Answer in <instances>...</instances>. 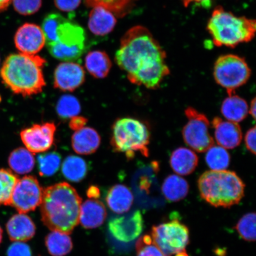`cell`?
Returning <instances> with one entry per match:
<instances>
[{
  "mask_svg": "<svg viewBox=\"0 0 256 256\" xmlns=\"http://www.w3.org/2000/svg\"><path fill=\"white\" fill-rule=\"evenodd\" d=\"M166 58L165 50L148 28L136 26L122 38L115 60L132 84L156 90L170 74Z\"/></svg>",
  "mask_w": 256,
  "mask_h": 256,
  "instance_id": "6da1fadb",
  "label": "cell"
},
{
  "mask_svg": "<svg viewBox=\"0 0 256 256\" xmlns=\"http://www.w3.org/2000/svg\"><path fill=\"white\" fill-rule=\"evenodd\" d=\"M82 198L66 182L44 190L40 204L42 220L52 232L70 234L80 222Z\"/></svg>",
  "mask_w": 256,
  "mask_h": 256,
  "instance_id": "7a4b0ae2",
  "label": "cell"
},
{
  "mask_svg": "<svg viewBox=\"0 0 256 256\" xmlns=\"http://www.w3.org/2000/svg\"><path fill=\"white\" fill-rule=\"evenodd\" d=\"M46 46L56 58L71 62L80 58L86 48V34L78 24L56 12L44 18L42 26Z\"/></svg>",
  "mask_w": 256,
  "mask_h": 256,
  "instance_id": "3957f363",
  "label": "cell"
},
{
  "mask_svg": "<svg viewBox=\"0 0 256 256\" xmlns=\"http://www.w3.org/2000/svg\"><path fill=\"white\" fill-rule=\"evenodd\" d=\"M46 60L40 56L12 54L1 69L2 82L15 94L28 97L40 94L46 83L43 68Z\"/></svg>",
  "mask_w": 256,
  "mask_h": 256,
  "instance_id": "277c9868",
  "label": "cell"
},
{
  "mask_svg": "<svg viewBox=\"0 0 256 256\" xmlns=\"http://www.w3.org/2000/svg\"><path fill=\"white\" fill-rule=\"evenodd\" d=\"M198 185L201 198L216 208L235 206L244 195V182L235 172L226 170L204 172Z\"/></svg>",
  "mask_w": 256,
  "mask_h": 256,
  "instance_id": "5b68a950",
  "label": "cell"
},
{
  "mask_svg": "<svg viewBox=\"0 0 256 256\" xmlns=\"http://www.w3.org/2000/svg\"><path fill=\"white\" fill-rule=\"evenodd\" d=\"M256 25L255 20L238 17L219 6L214 9L207 30L216 46L234 48L254 39Z\"/></svg>",
  "mask_w": 256,
  "mask_h": 256,
  "instance_id": "8992f818",
  "label": "cell"
},
{
  "mask_svg": "<svg viewBox=\"0 0 256 256\" xmlns=\"http://www.w3.org/2000/svg\"><path fill=\"white\" fill-rule=\"evenodd\" d=\"M150 140L149 128L134 118H121L115 122L112 128V148L114 152L124 154L128 159L133 158L138 152L148 156Z\"/></svg>",
  "mask_w": 256,
  "mask_h": 256,
  "instance_id": "52a82bcc",
  "label": "cell"
},
{
  "mask_svg": "<svg viewBox=\"0 0 256 256\" xmlns=\"http://www.w3.org/2000/svg\"><path fill=\"white\" fill-rule=\"evenodd\" d=\"M251 70L246 60L233 54L220 56L214 64V76L218 84L226 88L228 95L248 82Z\"/></svg>",
  "mask_w": 256,
  "mask_h": 256,
  "instance_id": "ba28073f",
  "label": "cell"
},
{
  "mask_svg": "<svg viewBox=\"0 0 256 256\" xmlns=\"http://www.w3.org/2000/svg\"><path fill=\"white\" fill-rule=\"evenodd\" d=\"M152 236L164 256H172L185 250L190 242V231L178 220L154 226Z\"/></svg>",
  "mask_w": 256,
  "mask_h": 256,
  "instance_id": "9c48e42d",
  "label": "cell"
},
{
  "mask_svg": "<svg viewBox=\"0 0 256 256\" xmlns=\"http://www.w3.org/2000/svg\"><path fill=\"white\" fill-rule=\"evenodd\" d=\"M188 123L182 130L186 144L198 152H206L214 146L210 132V123L207 117L195 108L188 107L185 110Z\"/></svg>",
  "mask_w": 256,
  "mask_h": 256,
  "instance_id": "30bf717a",
  "label": "cell"
},
{
  "mask_svg": "<svg viewBox=\"0 0 256 256\" xmlns=\"http://www.w3.org/2000/svg\"><path fill=\"white\" fill-rule=\"evenodd\" d=\"M44 188L38 179L26 176L18 179L12 192L10 206L18 213L26 214L34 210L42 200Z\"/></svg>",
  "mask_w": 256,
  "mask_h": 256,
  "instance_id": "8fae6325",
  "label": "cell"
},
{
  "mask_svg": "<svg viewBox=\"0 0 256 256\" xmlns=\"http://www.w3.org/2000/svg\"><path fill=\"white\" fill-rule=\"evenodd\" d=\"M56 131V126L54 123L34 124L22 130L21 140L32 153L44 152L53 146Z\"/></svg>",
  "mask_w": 256,
  "mask_h": 256,
  "instance_id": "7c38bea8",
  "label": "cell"
},
{
  "mask_svg": "<svg viewBox=\"0 0 256 256\" xmlns=\"http://www.w3.org/2000/svg\"><path fill=\"white\" fill-rule=\"evenodd\" d=\"M144 222L140 210L118 216L108 222L112 236L121 242H129L138 238L142 232Z\"/></svg>",
  "mask_w": 256,
  "mask_h": 256,
  "instance_id": "4fadbf2b",
  "label": "cell"
},
{
  "mask_svg": "<svg viewBox=\"0 0 256 256\" xmlns=\"http://www.w3.org/2000/svg\"><path fill=\"white\" fill-rule=\"evenodd\" d=\"M14 43L21 53L36 55L43 49L46 41L43 30L39 26L25 24L16 32Z\"/></svg>",
  "mask_w": 256,
  "mask_h": 256,
  "instance_id": "5bb4252c",
  "label": "cell"
},
{
  "mask_svg": "<svg viewBox=\"0 0 256 256\" xmlns=\"http://www.w3.org/2000/svg\"><path fill=\"white\" fill-rule=\"evenodd\" d=\"M54 85L63 92H73L85 81V72L82 67L72 62L59 64L54 72Z\"/></svg>",
  "mask_w": 256,
  "mask_h": 256,
  "instance_id": "9a60e30c",
  "label": "cell"
},
{
  "mask_svg": "<svg viewBox=\"0 0 256 256\" xmlns=\"http://www.w3.org/2000/svg\"><path fill=\"white\" fill-rule=\"evenodd\" d=\"M212 124L215 130V138L219 146L226 149H234L239 146L242 139V134L241 127L238 123L216 117Z\"/></svg>",
  "mask_w": 256,
  "mask_h": 256,
  "instance_id": "2e32d148",
  "label": "cell"
},
{
  "mask_svg": "<svg viewBox=\"0 0 256 256\" xmlns=\"http://www.w3.org/2000/svg\"><path fill=\"white\" fill-rule=\"evenodd\" d=\"M6 230L12 242H25L34 238L36 232V226L26 214L18 213L8 220Z\"/></svg>",
  "mask_w": 256,
  "mask_h": 256,
  "instance_id": "e0dca14e",
  "label": "cell"
},
{
  "mask_svg": "<svg viewBox=\"0 0 256 256\" xmlns=\"http://www.w3.org/2000/svg\"><path fill=\"white\" fill-rule=\"evenodd\" d=\"M106 216V210L101 201L90 199L82 204L80 212V222L84 228H98L104 224Z\"/></svg>",
  "mask_w": 256,
  "mask_h": 256,
  "instance_id": "ac0fdd59",
  "label": "cell"
},
{
  "mask_svg": "<svg viewBox=\"0 0 256 256\" xmlns=\"http://www.w3.org/2000/svg\"><path fill=\"white\" fill-rule=\"evenodd\" d=\"M116 18L113 14L101 7L92 8L90 12L88 26L92 33L104 36L114 30Z\"/></svg>",
  "mask_w": 256,
  "mask_h": 256,
  "instance_id": "d6986e66",
  "label": "cell"
},
{
  "mask_svg": "<svg viewBox=\"0 0 256 256\" xmlns=\"http://www.w3.org/2000/svg\"><path fill=\"white\" fill-rule=\"evenodd\" d=\"M72 143L75 152L79 154L89 155L98 149L100 144V136L92 128L84 127L74 134Z\"/></svg>",
  "mask_w": 256,
  "mask_h": 256,
  "instance_id": "ffe728a7",
  "label": "cell"
},
{
  "mask_svg": "<svg viewBox=\"0 0 256 256\" xmlns=\"http://www.w3.org/2000/svg\"><path fill=\"white\" fill-rule=\"evenodd\" d=\"M108 208L114 213L123 214L130 209L134 202L132 192L126 186L116 184L108 190L106 198Z\"/></svg>",
  "mask_w": 256,
  "mask_h": 256,
  "instance_id": "44dd1931",
  "label": "cell"
},
{
  "mask_svg": "<svg viewBox=\"0 0 256 256\" xmlns=\"http://www.w3.org/2000/svg\"><path fill=\"white\" fill-rule=\"evenodd\" d=\"M198 161L199 160L196 153L190 149L180 147L172 152L170 163L176 174L188 176L195 170Z\"/></svg>",
  "mask_w": 256,
  "mask_h": 256,
  "instance_id": "7402d4cb",
  "label": "cell"
},
{
  "mask_svg": "<svg viewBox=\"0 0 256 256\" xmlns=\"http://www.w3.org/2000/svg\"><path fill=\"white\" fill-rule=\"evenodd\" d=\"M220 110L224 118L236 123L245 120L249 113L247 102L234 94L229 95L224 100Z\"/></svg>",
  "mask_w": 256,
  "mask_h": 256,
  "instance_id": "603a6c76",
  "label": "cell"
},
{
  "mask_svg": "<svg viewBox=\"0 0 256 256\" xmlns=\"http://www.w3.org/2000/svg\"><path fill=\"white\" fill-rule=\"evenodd\" d=\"M85 65L92 76L104 78L110 72L112 62L106 53L101 50H94L86 56Z\"/></svg>",
  "mask_w": 256,
  "mask_h": 256,
  "instance_id": "cb8c5ba5",
  "label": "cell"
},
{
  "mask_svg": "<svg viewBox=\"0 0 256 256\" xmlns=\"http://www.w3.org/2000/svg\"><path fill=\"white\" fill-rule=\"evenodd\" d=\"M162 192L170 202H178L187 196L190 186L186 180L178 175H170L162 185Z\"/></svg>",
  "mask_w": 256,
  "mask_h": 256,
  "instance_id": "d4e9b609",
  "label": "cell"
},
{
  "mask_svg": "<svg viewBox=\"0 0 256 256\" xmlns=\"http://www.w3.org/2000/svg\"><path fill=\"white\" fill-rule=\"evenodd\" d=\"M8 162L12 170L19 174H28L35 164L34 154L24 148H18L12 152Z\"/></svg>",
  "mask_w": 256,
  "mask_h": 256,
  "instance_id": "484cf974",
  "label": "cell"
},
{
  "mask_svg": "<svg viewBox=\"0 0 256 256\" xmlns=\"http://www.w3.org/2000/svg\"><path fill=\"white\" fill-rule=\"evenodd\" d=\"M137 0H85L89 8L101 7L113 14L116 17L123 18L133 9Z\"/></svg>",
  "mask_w": 256,
  "mask_h": 256,
  "instance_id": "4316f807",
  "label": "cell"
},
{
  "mask_svg": "<svg viewBox=\"0 0 256 256\" xmlns=\"http://www.w3.org/2000/svg\"><path fill=\"white\" fill-rule=\"evenodd\" d=\"M46 244L48 252L52 256H64L71 252L72 242L69 234L58 232H52L46 236Z\"/></svg>",
  "mask_w": 256,
  "mask_h": 256,
  "instance_id": "83f0119b",
  "label": "cell"
},
{
  "mask_svg": "<svg viewBox=\"0 0 256 256\" xmlns=\"http://www.w3.org/2000/svg\"><path fill=\"white\" fill-rule=\"evenodd\" d=\"M88 165L84 160L75 156H68L63 162L62 174L67 180L73 182L82 181L87 175Z\"/></svg>",
  "mask_w": 256,
  "mask_h": 256,
  "instance_id": "f1b7e54d",
  "label": "cell"
},
{
  "mask_svg": "<svg viewBox=\"0 0 256 256\" xmlns=\"http://www.w3.org/2000/svg\"><path fill=\"white\" fill-rule=\"evenodd\" d=\"M18 180L9 170L0 168V206H10L12 192Z\"/></svg>",
  "mask_w": 256,
  "mask_h": 256,
  "instance_id": "f546056e",
  "label": "cell"
},
{
  "mask_svg": "<svg viewBox=\"0 0 256 256\" xmlns=\"http://www.w3.org/2000/svg\"><path fill=\"white\" fill-rule=\"evenodd\" d=\"M206 152V162L211 170H224L228 168L230 156L226 148L214 145Z\"/></svg>",
  "mask_w": 256,
  "mask_h": 256,
  "instance_id": "4dcf8cb0",
  "label": "cell"
},
{
  "mask_svg": "<svg viewBox=\"0 0 256 256\" xmlns=\"http://www.w3.org/2000/svg\"><path fill=\"white\" fill-rule=\"evenodd\" d=\"M62 158L58 153L51 152L38 156V169L40 176L50 177L55 174L60 167Z\"/></svg>",
  "mask_w": 256,
  "mask_h": 256,
  "instance_id": "1f68e13d",
  "label": "cell"
},
{
  "mask_svg": "<svg viewBox=\"0 0 256 256\" xmlns=\"http://www.w3.org/2000/svg\"><path fill=\"white\" fill-rule=\"evenodd\" d=\"M56 111L62 119H71L78 116L81 111V106L78 100L71 95L62 96L58 102Z\"/></svg>",
  "mask_w": 256,
  "mask_h": 256,
  "instance_id": "d6a6232c",
  "label": "cell"
},
{
  "mask_svg": "<svg viewBox=\"0 0 256 256\" xmlns=\"http://www.w3.org/2000/svg\"><path fill=\"white\" fill-rule=\"evenodd\" d=\"M242 239L249 242L256 241V214H246L238 220L235 227Z\"/></svg>",
  "mask_w": 256,
  "mask_h": 256,
  "instance_id": "836d02e7",
  "label": "cell"
},
{
  "mask_svg": "<svg viewBox=\"0 0 256 256\" xmlns=\"http://www.w3.org/2000/svg\"><path fill=\"white\" fill-rule=\"evenodd\" d=\"M136 250V256H164L150 235L144 236L138 240Z\"/></svg>",
  "mask_w": 256,
  "mask_h": 256,
  "instance_id": "e575fe53",
  "label": "cell"
},
{
  "mask_svg": "<svg viewBox=\"0 0 256 256\" xmlns=\"http://www.w3.org/2000/svg\"><path fill=\"white\" fill-rule=\"evenodd\" d=\"M15 10L24 16L34 14L40 9L42 0H12Z\"/></svg>",
  "mask_w": 256,
  "mask_h": 256,
  "instance_id": "d590c367",
  "label": "cell"
},
{
  "mask_svg": "<svg viewBox=\"0 0 256 256\" xmlns=\"http://www.w3.org/2000/svg\"><path fill=\"white\" fill-rule=\"evenodd\" d=\"M8 256H32L31 250L24 242H14L10 246L7 252Z\"/></svg>",
  "mask_w": 256,
  "mask_h": 256,
  "instance_id": "8d00e7d4",
  "label": "cell"
},
{
  "mask_svg": "<svg viewBox=\"0 0 256 256\" xmlns=\"http://www.w3.org/2000/svg\"><path fill=\"white\" fill-rule=\"evenodd\" d=\"M82 0H54L57 8L62 12H69L78 8Z\"/></svg>",
  "mask_w": 256,
  "mask_h": 256,
  "instance_id": "74e56055",
  "label": "cell"
},
{
  "mask_svg": "<svg viewBox=\"0 0 256 256\" xmlns=\"http://www.w3.org/2000/svg\"><path fill=\"white\" fill-rule=\"evenodd\" d=\"M256 130L255 126L250 128L246 132L245 136L246 148H248L250 152L254 154V155L256 154Z\"/></svg>",
  "mask_w": 256,
  "mask_h": 256,
  "instance_id": "f35d334b",
  "label": "cell"
},
{
  "mask_svg": "<svg viewBox=\"0 0 256 256\" xmlns=\"http://www.w3.org/2000/svg\"><path fill=\"white\" fill-rule=\"evenodd\" d=\"M70 122V127L72 130L76 131L85 127L88 122V120L84 117L76 116L71 118Z\"/></svg>",
  "mask_w": 256,
  "mask_h": 256,
  "instance_id": "ab89813d",
  "label": "cell"
},
{
  "mask_svg": "<svg viewBox=\"0 0 256 256\" xmlns=\"http://www.w3.org/2000/svg\"><path fill=\"white\" fill-rule=\"evenodd\" d=\"M88 196L90 199L96 200L100 196V190L96 186H91L88 190Z\"/></svg>",
  "mask_w": 256,
  "mask_h": 256,
  "instance_id": "60d3db41",
  "label": "cell"
},
{
  "mask_svg": "<svg viewBox=\"0 0 256 256\" xmlns=\"http://www.w3.org/2000/svg\"><path fill=\"white\" fill-rule=\"evenodd\" d=\"M184 7H188L192 3H198V4H209L210 0H182Z\"/></svg>",
  "mask_w": 256,
  "mask_h": 256,
  "instance_id": "b9f144b4",
  "label": "cell"
},
{
  "mask_svg": "<svg viewBox=\"0 0 256 256\" xmlns=\"http://www.w3.org/2000/svg\"><path fill=\"white\" fill-rule=\"evenodd\" d=\"M12 2V0H0V12L7 9Z\"/></svg>",
  "mask_w": 256,
  "mask_h": 256,
  "instance_id": "7bdbcfd3",
  "label": "cell"
},
{
  "mask_svg": "<svg viewBox=\"0 0 256 256\" xmlns=\"http://www.w3.org/2000/svg\"><path fill=\"white\" fill-rule=\"evenodd\" d=\"M256 98H254V99H252V100L251 102L250 108V110H249L250 114H252V118H254V120L256 119Z\"/></svg>",
  "mask_w": 256,
  "mask_h": 256,
  "instance_id": "ee69618b",
  "label": "cell"
},
{
  "mask_svg": "<svg viewBox=\"0 0 256 256\" xmlns=\"http://www.w3.org/2000/svg\"><path fill=\"white\" fill-rule=\"evenodd\" d=\"M176 254V256H188V254H186V252H185V250L179 252H178V254Z\"/></svg>",
  "mask_w": 256,
  "mask_h": 256,
  "instance_id": "f6af8a7d",
  "label": "cell"
},
{
  "mask_svg": "<svg viewBox=\"0 0 256 256\" xmlns=\"http://www.w3.org/2000/svg\"><path fill=\"white\" fill-rule=\"evenodd\" d=\"M2 227L0 226V244H1V242H2Z\"/></svg>",
  "mask_w": 256,
  "mask_h": 256,
  "instance_id": "bcb514c9",
  "label": "cell"
}]
</instances>
